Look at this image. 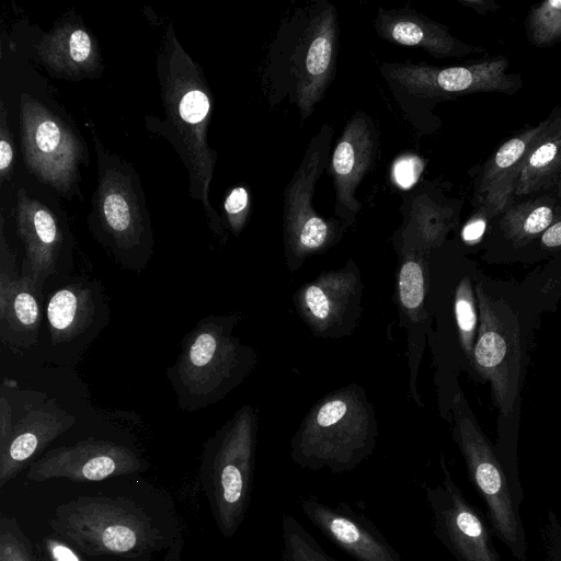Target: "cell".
Returning a JSON list of instances; mask_svg holds the SVG:
<instances>
[{
  "label": "cell",
  "mask_w": 561,
  "mask_h": 561,
  "mask_svg": "<svg viewBox=\"0 0 561 561\" xmlns=\"http://www.w3.org/2000/svg\"><path fill=\"white\" fill-rule=\"evenodd\" d=\"M485 230L484 218H474L470 220L462 229V239L467 242L479 240Z\"/></svg>",
  "instance_id": "74e56055"
},
{
  "label": "cell",
  "mask_w": 561,
  "mask_h": 561,
  "mask_svg": "<svg viewBox=\"0 0 561 561\" xmlns=\"http://www.w3.org/2000/svg\"><path fill=\"white\" fill-rule=\"evenodd\" d=\"M561 180V108L543 121L522 170L516 196L557 186Z\"/></svg>",
  "instance_id": "cb8c5ba5"
},
{
  "label": "cell",
  "mask_w": 561,
  "mask_h": 561,
  "mask_svg": "<svg viewBox=\"0 0 561 561\" xmlns=\"http://www.w3.org/2000/svg\"><path fill=\"white\" fill-rule=\"evenodd\" d=\"M76 419L48 400L13 424L5 450L0 454V488L23 470L56 437L72 426Z\"/></svg>",
  "instance_id": "d6986e66"
},
{
  "label": "cell",
  "mask_w": 561,
  "mask_h": 561,
  "mask_svg": "<svg viewBox=\"0 0 561 561\" xmlns=\"http://www.w3.org/2000/svg\"><path fill=\"white\" fill-rule=\"evenodd\" d=\"M283 561H335L291 515L280 520Z\"/></svg>",
  "instance_id": "4316f807"
},
{
  "label": "cell",
  "mask_w": 561,
  "mask_h": 561,
  "mask_svg": "<svg viewBox=\"0 0 561 561\" xmlns=\"http://www.w3.org/2000/svg\"><path fill=\"white\" fill-rule=\"evenodd\" d=\"M14 147L13 137L8 124V110L3 100L0 101V183H11L13 175Z\"/></svg>",
  "instance_id": "836d02e7"
},
{
  "label": "cell",
  "mask_w": 561,
  "mask_h": 561,
  "mask_svg": "<svg viewBox=\"0 0 561 561\" xmlns=\"http://www.w3.org/2000/svg\"><path fill=\"white\" fill-rule=\"evenodd\" d=\"M299 504L306 518L356 561H403L383 535L348 506H331L313 496Z\"/></svg>",
  "instance_id": "2e32d148"
},
{
  "label": "cell",
  "mask_w": 561,
  "mask_h": 561,
  "mask_svg": "<svg viewBox=\"0 0 561 561\" xmlns=\"http://www.w3.org/2000/svg\"><path fill=\"white\" fill-rule=\"evenodd\" d=\"M332 134L330 125L321 127L285 188V245L297 259L327 248L337 233L336 226L320 217L312 207L314 186L327 165Z\"/></svg>",
  "instance_id": "30bf717a"
},
{
  "label": "cell",
  "mask_w": 561,
  "mask_h": 561,
  "mask_svg": "<svg viewBox=\"0 0 561 561\" xmlns=\"http://www.w3.org/2000/svg\"><path fill=\"white\" fill-rule=\"evenodd\" d=\"M377 147V130L371 121L357 113L346 124L333 151L330 173L336 193V214L353 220L360 209L355 193L371 167Z\"/></svg>",
  "instance_id": "e0dca14e"
},
{
  "label": "cell",
  "mask_w": 561,
  "mask_h": 561,
  "mask_svg": "<svg viewBox=\"0 0 561 561\" xmlns=\"http://www.w3.org/2000/svg\"><path fill=\"white\" fill-rule=\"evenodd\" d=\"M508 61L492 58L476 64L437 67L425 64H387L381 71L410 95L454 96L473 92H512L518 79L507 72Z\"/></svg>",
  "instance_id": "4fadbf2b"
},
{
  "label": "cell",
  "mask_w": 561,
  "mask_h": 561,
  "mask_svg": "<svg viewBox=\"0 0 561 561\" xmlns=\"http://www.w3.org/2000/svg\"><path fill=\"white\" fill-rule=\"evenodd\" d=\"M337 19L333 5L321 2L305 19L290 56L294 101L308 117L329 87L335 71Z\"/></svg>",
  "instance_id": "5bb4252c"
},
{
  "label": "cell",
  "mask_w": 561,
  "mask_h": 561,
  "mask_svg": "<svg viewBox=\"0 0 561 561\" xmlns=\"http://www.w3.org/2000/svg\"><path fill=\"white\" fill-rule=\"evenodd\" d=\"M13 424L11 405L2 393L0 398V454L5 450L10 443Z\"/></svg>",
  "instance_id": "8d00e7d4"
},
{
  "label": "cell",
  "mask_w": 561,
  "mask_h": 561,
  "mask_svg": "<svg viewBox=\"0 0 561 561\" xmlns=\"http://www.w3.org/2000/svg\"><path fill=\"white\" fill-rule=\"evenodd\" d=\"M470 279L463 277L455 294V317L459 341L466 356L471 360L478 331V302Z\"/></svg>",
  "instance_id": "83f0119b"
},
{
  "label": "cell",
  "mask_w": 561,
  "mask_h": 561,
  "mask_svg": "<svg viewBox=\"0 0 561 561\" xmlns=\"http://www.w3.org/2000/svg\"><path fill=\"white\" fill-rule=\"evenodd\" d=\"M454 439L463 457L469 480L483 501L493 535L518 561L527 559L528 545L520 504L512 490L499 453L486 438L463 394L453 401Z\"/></svg>",
  "instance_id": "52a82bcc"
},
{
  "label": "cell",
  "mask_w": 561,
  "mask_h": 561,
  "mask_svg": "<svg viewBox=\"0 0 561 561\" xmlns=\"http://www.w3.org/2000/svg\"><path fill=\"white\" fill-rule=\"evenodd\" d=\"M224 209L231 231L238 236L245 224L250 209L247 188L243 186L232 188L224 202Z\"/></svg>",
  "instance_id": "d6a6232c"
},
{
  "label": "cell",
  "mask_w": 561,
  "mask_h": 561,
  "mask_svg": "<svg viewBox=\"0 0 561 561\" xmlns=\"http://www.w3.org/2000/svg\"><path fill=\"white\" fill-rule=\"evenodd\" d=\"M13 197L16 231L25 250L23 260L43 288L46 278L56 272L68 241L67 218L56 195L46 186L20 179L14 184Z\"/></svg>",
  "instance_id": "7c38bea8"
},
{
  "label": "cell",
  "mask_w": 561,
  "mask_h": 561,
  "mask_svg": "<svg viewBox=\"0 0 561 561\" xmlns=\"http://www.w3.org/2000/svg\"><path fill=\"white\" fill-rule=\"evenodd\" d=\"M557 193H558L559 196H561V180H560V182L557 185Z\"/></svg>",
  "instance_id": "ab89813d"
},
{
  "label": "cell",
  "mask_w": 561,
  "mask_h": 561,
  "mask_svg": "<svg viewBox=\"0 0 561 561\" xmlns=\"http://www.w3.org/2000/svg\"><path fill=\"white\" fill-rule=\"evenodd\" d=\"M398 289L404 309L415 311L422 306L425 296V283L422 267L417 262L408 260L401 265Z\"/></svg>",
  "instance_id": "f546056e"
},
{
  "label": "cell",
  "mask_w": 561,
  "mask_h": 561,
  "mask_svg": "<svg viewBox=\"0 0 561 561\" xmlns=\"http://www.w3.org/2000/svg\"><path fill=\"white\" fill-rule=\"evenodd\" d=\"M91 135L98 171L89 230L121 265L140 271L151 257L153 236L139 174L104 147L92 125Z\"/></svg>",
  "instance_id": "7a4b0ae2"
},
{
  "label": "cell",
  "mask_w": 561,
  "mask_h": 561,
  "mask_svg": "<svg viewBox=\"0 0 561 561\" xmlns=\"http://www.w3.org/2000/svg\"><path fill=\"white\" fill-rule=\"evenodd\" d=\"M376 426L366 400L355 390L324 398L291 442V458L301 468L351 471L369 457L375 447Z\"/></svg>",
  "instance_id": "5b68a950"
},
{
  "label": "cell",
  "mask_w": 561,
  "mask_h": 561,
  "mask_svg": "<svg viewBox=\"0 0 561 561\" xmlns=\"http://www.w3.org/2000/svg\"><path fill=\"white\" fill-rule=\"evenodd\" d=\"M21 151L27 171L55 195L81 197V167L89 151L69 115L47 95L19 94Z\"/></svg>",
  "instance_id": "277c9868"
},
{
  "label": "cell",
  "mask_w": 561,
  "mask_h": 561,
  "mask_svg": "<svg viewBox=\"0 0 561 561\" xmlns=\"http://www.w3.org/2000/svg\"><path fill=\"white\" fill-rule=\"evenodd\" d=\"M234 316L201 319L167 369L180 409L193 412L222 400L250 371L251 350L232 334Z\"/></svg>",
  "instance_id": "3957f363"
},
{
  "label": "cell",
  "mask_w": 561,
  "mask_h": 561,
  "mask_svg": "<svg viewBox=\"0 0 561 561\" xmlns=\"http://www.w3.org/2000/svg\"><path fill=\"white\" fill-rule=\"evenodd\" d=\"M50 527L88 556L134 558L161 535L147 513L125 497L81 496L57 506Z\"/></svg>",
  "instance_id": "8992f818"
},
{
  "label": "cell",
  "mask_w": 561,
  "mask_h": 561,
  "mask_svg": "<svg viewBox=\"0 0 561 561\" xmlns=\"http://www.w3.org/2000/svg\"><path fill=\"white\" fill-rule=\"evenodd\" d=\"M42 287L23 260L18 286L9 301L0 307V337L3 344L31 347L37 340L42 311Z\"/></svg>",
  "instance_id": "603a6c76"
},
{
  "label": "cell",
  "mask_w": 561,
  "mask_h": 561,
  "mask_svg": "<svg viewBox=\"0 0 561 561\" xmlns=\"http://www.w3.org/2000/svg\"><path fill=\"white\" fill-rule=\"evenodd\" d=\"M142 465L139 456L124 445L88 438L48 450L30 463L26 478L36 482L55 478L102 481L139 471Z\"/></svg>",
  "instance_id": "9a60e30c"
},
{
  "label": "cell",
  "mask_w": 561,
  "mask_h": 561,
  "mask_svg": "<svg viewBox=\"0 0 561 561\" xmlns=\"http://www.w3.org/2000/svg\"><path fill=\"white\" fill-rule=\"evenodd\" d=\"M157 73L165 119L147 116L146 125L179 153L187 170L190 195L202 203L210 228L220 236L221 221L209 202L217 160L207 142L211 92L202 68L183 49L171 25L157 56Z\"/></svg>",
  "instance_id": "6da1fadb"
},
{
  "label": "cell",
  "mask_w": 561,
  "mask_h": 561,
  "mask_svg": "<svg viewBox=\"0 0 561 561\" xmlns=\"http://www.w3.org/2000/svg\"><path fill=\"white\" fill-rule=\"evenodd\" d=\"M505 211L501 227L506 238L516 244L545 232L556 218V209L543 198L518 204Z\"/></svg>",
  "instance_id": "484cf974"
},
{
  "label": "cell",
  "mask_w": 561,
  "mask_h": 561,
  "mask_svg": "<svg viewBox=\"0 0 561 561\" xmlns=\"http://www.w3.org/2000/svg\"><path fill=\"white\" fill-rule=\"evenodd\" d=\"M356 287L357 277L352 272L327 273L299 291V309L312 328L325 331L343 320Z\"/></svg>",
  "instance_id": "7402d4cb"
},
{
  "label": "cell",
  "mask_w": 561,
  "mask_h": 561,
  "mask_svg": "<svg viewBox=\"0 0 561 561\" xmlns=\"http://www.w3.org/2000/svg\"><path fill=\"white\" fill-rule=\"evenodd\" d=\"M255 442L253 411L243 407L205 445L203 473L207 493L226 537L236 534L249 506Z\"/></svg>",
  "instance_id": "ba28073f"
},
{
  "label": "cell",
  "mask_w": 561,
  "mask_h": 561,
  "mask_svg": "<svg viewBox=\"0 0 561 561\" xmlns=\"http://www.w3.org/2000/svg\"><path fill=\"white\" fill-rule=\"evenodd\" d=\"M424 170V161L414 154L399 157L392 165V178L402 188L413 186Z\"/></svg>",
  "instance_id": "e575fe53"
},
{
  "label": "cell",
  "mask_w": 561,
  "mask_h": 561,
  "mask_svg": "<svg viewBox=\"0 0 561 561\" xmlns=\"http://www.w3.org/2000/svg\"><path fill=\"white\" fill-rule=\"evenodd\" d=\"M93 289L87 284H71L49 298L46 317L54 345L69 343L90 328L95 316Z\"/></svg>",
  "instance_id": "d4e9b609"
},
{
  "label": "cell",
  "mask_w": 561,
  "mask_h": 561,
  "mask_svg": "<svg viewBox=\"0 0 561 561\" xmlns=\"http://www.w3.org/2000/svg\"><path fill=\"white\" fill-rule=\"evenodd\" d=\"M0 561H35L28 540L8 517L0 522Z\"/></svg>",
  "instance_id": "4dcf8cb0"
},
{
  "label": "cell",
  "mask_w": 561,
  "mask_h": 561,
  "mask_svg": "<svg viewBox=\"0 0 561 561\" xmlns=\"http://www.w3.org/2000/svg\"><path fill=\"white\" fill-rule=\"evenodd\" d=\"M479 328L471 363L491 383L502 416L510 417L519 392L522 345L517 317L511 306L476 286Z\"/></svg>",
  "instance_id": "9c48e42d"
},
{
  "label": "cell",
  "mask_w": 561,
  "mask_h": 561,
  "mask_svg": "<svg viewBox=\"0 0 561 561\" xmlns=\"http://www.w3.org/2000/svg\"><path fill=\"white\" fill-rule=\"evenodd\" d=\"M35 54L54 77L82 80L101 71L98 42L78 18H64L35 44Z\"/></svg>",
  "instance_id": "ac0fdd59"
},
{
  "label": "cell",
  "mask_w": 561,
  "mask_h": 561,
  "mask_svg": "<svg viewBox=\"0 0 561 561\" xmlns=\"http://www.w3.org/2000/svg\"><path fill=\"white\" fill-rule=\"evenodd\" d=\"M375 28L383 39L423 48L438 58L467 55L474 50V47L454 37L444 25L409 9H379Z\"/></svg>",
  "instance_id": "44dd1931"
},
{
  "label": "cell",
  "mask_w": 561,
  "mask_h": 561,
  "mask_svg": "<svg viewBox=\"0 0 561 561\" xmlns=\"http://www.w3.org/2000/svg\"><path fill=\"white\" fill-rule=\"evenodd\" d=\"M440 469V482L424 486L436 538L456 561H502L486 517L463 495L443 456Z\"/></svg>",
  "instance_id": "8fae6325"
},
{
  "label": "cell",
  "mask_w": 561,
  "mask_h": 561,
  "mask_svg": "<svg viewBox=\"0 0 561 561\" xmlns=\"http://www.w3.org/2000/svg\"><path fill=\"white\" fill-rule=\"evenodd\" d=\"M542 126L543 122L510 138L485 163L477 195L489 216H496L508 208L525 160Z\"/></svg>",
  "instance_id": "ffe728a7"
},
{
  "label": "cell",
  "mask_w": 561,
  "mask_h": 561,
  "mask_svg": "<svg viewBox=\"0 0 561 561\" xmlns=\"http://www.w3.org/2000/svg\"><path fill=\"white\" fill-rule=\"evenodd\" d=\"M527 33L536 46L561 41V0H547L534 7L527 19Z\"/></svg>",
  "instance_id": "f1b7e54d"
},
{
  "label": "cell",
  "mask_w": 561,
  "mask_h": 561,
  "mask_svg": "<svg viewBox=\"0 0 561 561\" xmlns=\"http://www.w3.org/2000/svg\"><path fill=\"white\" fill-rule=\"evenodd\" d=\"M44 546L49 561H82L70 546L54 537L45 538Z\"/></svg>",
  "instance_id": "d590c367"
},
{
  "label": "cell",
  "mask_w": 561,
  "mask_h": 561,
  "mask_svg": "<svg viewBox=\"0 0 561 561\" xmlns=\"http://www.w3.org/2000/svg\"><path fill=\"white\" fill-rule=\"evenodd\" d=\"M541 243L547 248L561 245V220L552 224L541 236Z\"/></svg>",
  "instance_id": "f35d334b"
},
{
  "label": "cell",
  "mask_w": 561,
  "mask_h": 561,
  "mask_svg": "<svg viewBox=\"0 0 561 561\" xmlns=\"http://www.w3.org/2000/svg\"><path fill=\"white\" fill-rule=\"evenodd\" d=\"M539 537L543 561H561V519L552 510L539 526Z\"/></svg>",
  "instance_id": "1f68e13d"
}]
</instances>
